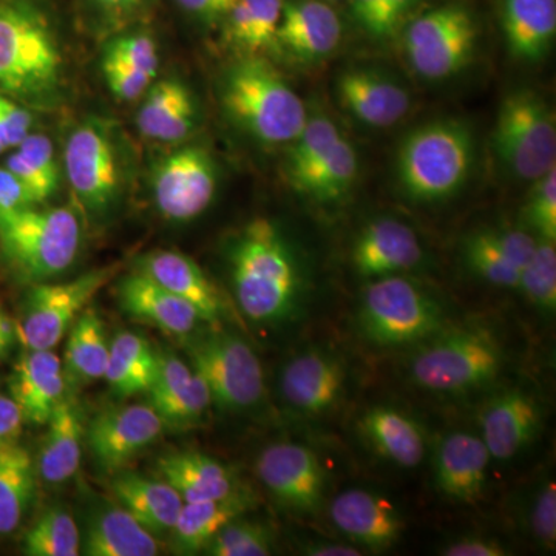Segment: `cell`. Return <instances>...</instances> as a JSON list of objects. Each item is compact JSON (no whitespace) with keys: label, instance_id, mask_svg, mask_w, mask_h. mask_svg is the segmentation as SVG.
Segmentation results:
<instances>
[{"label":"cell","instance_id":"cell-56","mask_svg":"<svg viewBox=\"0 0 556 556\" xmlns=\"http://www.w3.org/2000/svg\"><path fill=\"white\" fill-rule=\"evenodd\" d=\"M182 10L204 21L226 16L239 0H177Z\"/></svg>","mask_w":556,"mask_h":556},{"label":"cell","instance_id":"cell-28","mask_svg":"<svg viewBox=\"0 0 556 556\" xmlns=\"http://www.w3.org/2000/svg\"><path fill=\"white\" fill-rule=\"evenodd\" d=\"M156 467L185 503L222 500L239 490L229 468L204 453H172L161 457Z\"/></svg>","mask_w":556,"mask_h":556},{"label":"cell","instance_id":"cell-29","mask_svg":"<svg viewBox=\"0 0 556 556\" xmlns=\"http://www.w3.org/2000/svg\"><path fill=\"white\" fill-rule=\"evenodd\" d=\"M369 445L399 467L415 468L426 456V437L415 419L393 407L368 409L358 422Z\"/></svg>","mask_w":556,"mask_h":556},{"label":"cell","instance_id":"cell-33","mask_svg":"<svg viewBox=\"0 0 556 556\" xmlns=\"http://www.w3.org/2000/svg\"><path fill=\"white\" fill-rule=\"evenodd\" d=\"M251 497L237 490L222 500L195 501L182 504L170 530L174 546L181 554L204 551L219 530L248 510Z\"/></svg>","mask_w":556,"mask_h":556},{"label":"cell","instance_id":"cell-3","mask_svg":"<svg viewBox=\"0 0 556 556\" xmlns=\"http://www.w3.org/2000/svg\"><path fill=\"white\" fill-rule=\"evenodd\" d=\"M473 159V135L467 124L431 121L409 131L399 146V186L416 203L452 199L470 177Z\"/></svg>","mask_w":556,"mask_h":556},{"label":"cell","instance_id":"cell-1","mask_svg":"<svg viewBox=\"0 0 556 556\" xmlns=\"http://www.w3.org/2000/svg\"><path fill=\"white\" fill-rule=\"evenodd\" d=\"M233 294L244 316L277 324L294 316L303 283L298 258L276 223L255 218L230 249Z\"/></svg>","mask_w":556,"mask_h":556},{"label":"cell","instance_id":"cell-47","mask_svg":"<svg viewBox=\"0 0 556 556\" xmlns=\"http://www.w3.org/2000/svg\"><path fill=\"white\" fill-rule=\"evenodd\" d=\"M526 204V223L538 240L556 243V167L538 178Z\"/></svg>","mask_w":556,"mask_h":556},{"label":"cell","instance_id":"cell-51","mask_svg":"<svg viewBox=\"0 0 556 556\" xmlns=\"http://www.w3.org/2000/svg\"><path fill=\"white\" fill-rule=\"evenodd\" d=\"M481 233L519 269H522V266L532 257L538 243L536 237L529 230L489 228L482 229Z\"/></svg>","mask_w":556,"mask_h":556},{"label":"cell","instance_id":"cell-11","mask_svg":"<svg viewBox=\"0 0 556 556\" xmlns=\"http://www.w3.org/2000/svg\"><path fill=\"white\" fill-rule=\"evenodd\" d=\"M118 266L90 270L64 283L35 285L28 292L16 327L25 350H53L94 295L118 274Z\"/></svg>","mask_w":556,"mask_h":556},{"label":"cell","instance_id":"cell-39","mask_svg":"<svg viewBox=\"0 0 556 556\" xmlns=\"http://www.w3.org/2000/svg\"><path fill=\"white\" fill-rule=\"evenodd\" d=\"M5 167L24 182L38 204L49 200L60 186V167L53 144L46 135H28L16 152L11 153Z\"/></svg>","mask_w":556,"mask_h":556},{"label":"cell","instance_id":"cell-18","mask_svg":"<svg viewBox=\"0 0 556 556\" xmlns=\"http://www.w3.org/2000/svg\"><path fill=\"white\" fill-rule=\"evenodd\" d=\"M541 417L536 397L511 388L490 399L481 409L479 437L493 459H514L535 439Z\"/></svg>","mask_w":556,"mask_h":556},{"label":"cell","instance_id":"cell-12","mask_svg":"<svg viewBox=\"0 0 556 556\" xmlns=\"http://www.w3.org/2000/svg\"><path fill=\"white\" fill-rule=\"evenodd\" d=\"M217 192V169L207 150L182 148L153 172V199L164 218L189 222L203 214Z\"/></svg>","mask_w":556,"mask_h":556},{"label":"cell","instance_id":"cell-26","mask_svg":"<svg viewBox=\"0 0 556 556\" xmlns=\"http://www.w3.org/2000/svg\"><path fill=\"white\" fill-rule=\"evenodd\" d=\"M500 16L511 56L525 62L547 56L556 36V0H501Z\"/></svg>","mask_w":556,"mask_h":556},{"label":"cell","instance_id":"cell-35","mask_svg":"<svg viewBox=\"0 0 556 556\" xmlns=\"http://www.w3.org/2000/svg\"><path fill=\"white\" fill-rule=\"evenodd\" d=\"M159 353L152 350L148 340L135 332H119L110 342L108 380L113 393L119 397H131L146 393L155 379Z\"/></svg>","mask_w":556,"mask_h":556},{"label":"cell","instance_id":"cell-30","mask_svg":"<svg viewBox=\"0 0 556 556\" xmlns=\"http://www.w3.org/2000/svg\"><path fill=\"white\" fill-rule=\"evenodd\" d=\"M112 492L121 507L153 535L170 532L181 510L182 497L166 481L123 473L113 479Z\"/></svg>","mask_w":556,"mask_h":556},{"label":"cell","instance_id":"cell-45","mask_svg":"<svg viewBox=\"0 0 556 556\" xmlns=\"http://www.w3.org/2000/svg\"><path fill=\"white\" fill-rule=\"evenodd\" d=\"M464 260L468 268L486 283L500 288L518 289L521 269L504 257L489 240L482 236L481 230L468 236L463 243Z\"/></svg>","mask_w":556,"mask_h":556},{"label":"cell","instance_id":"cell-17","mask_svg":"<svg viewBox=\"0 0 556 556\" xmlns=\"http://www.w3.org/2000/svg\"><path fill=\"white\" fill-rule=\"evenodd\" d=\"M358 276L376 278L402 276L424 258L415 230L394 218H376L362 228L351 251Z\"/></svg>","mask_w":556,"mask_h":556},{"label":"cell","instance_id":"cell-27","mask_svg":"<svg viewBox=\"0 0 556 556\" xmlns=\"http://www.w3.org/2000/svg\"><path fill=\"white\" fill-rule=\"evenodd\" d=\"M47 426L36 471L47 484H64L75 477L83 459L86 428L79 405L72 397L62 399Z\"/></svg>","mask_w":556,"mask_h":556},{"label":"cell","instance_id":"cell-34","mask_svg":"<svg viewBox=\"0 0 556 556\" xmlns=\"http://www.w3.org/2000/svg\"><path fill=\"white\" fill-rule=\"evenodd\" d=\"M109 354L110 342L100 314L87 306L68 329L65 380L72 386H87L104 379Z\"/></svg>","mask_w":556,"mask_h":556},{"label":"cell","instance_id":"cell-2","mask_svg":"<svg viewBox=\"0 0 556 556\" xmlns=\"http://www.w3.org/2000/svg\"><path fill=\"white\" fill-rule=\"evenodd\" d=\"M222 101L229 118L265 144H288L305 129V102L269 62L244 58L223 80Z\"/></svg>","mask_w":556,"mask_h":556},{"label":"cell","instance_id":"cell-19","mask_svg":"<svg viewBox=\"0 0 556 556\" xmlns=\"http://www.w3.org/2000/svg\"><path fill=\"white\" fill-rule=\"evenodd\" d=\"M332 522L358 547L380 552L401 538L404 522L390 501L368 490L351 489L332 500Z\"/></svg>","mask_w":556,"mask_h":556},{"label":"cell","instance_id":"cell-31","mask_svg":"<svg viewBox=\"0 0 556 556\" xmlns=\"http://www.w3.org/2000/svg\"><path fill=\"white\" fill-rule=\"evenodd\" d=\"M195 118V102L188 87L179 80L164 79L148 90L137 124L146 138L175 142L188 137Z\"/></svg>","mask_w":556,"mask_h":556},{"label":"cell","instance_id":"cell-48","mask_svg":"<svg viewBox=\"0 0 556 556\" xmlns=\"http://www.w3.org/2000/svg\"><path fill=\"white\" fill-rule=\"evenodd\" d=\"M105 56L123 62L152 78L159 73L160 60L155 40L144 33H135L113 40Z\"/></svg>","mask_w":556,"mask_h":556},{"label":"cell","instance_id":"cell-25","mask_svg":"<svg viewBox=\"0 0 556 556\" xmlns=\"http://www.w3.org/2000/svg\"><path fill=\"white\" fill-rule=\"evenodd\" d=\"M119 303L135 320L181 338L192 334L203 321L190 303L172 294L141 270L121 281Z\"/></svg>","mask_w":556,"mask_h":556},{"label":"cell","instance_id":"cell-14","mask_svg":"<svg viewBox=\"0 0 556 556\" xmlns=\"http://www.w3.org/2000/svg\"><path fill=\"white\" fill-rule=\"evenodd\" d=\"M260 481L278 503L302 515H314L324 506L327 475L313 450L294 442H278L260 453Z\"/></svg>","mask_w":556,"mask_h":556},{"label":"cell","instance_id":"cell-38","mask_svg":"<svg viewBox=\"0 0 556 556\" xmlns=\"http://www.w3.org/2000/svg\"><path fill=\"white\" fill-rule=\"evenodd\" d=\"M285 0H239L226 14L228 38L251 56L277 46Z\"/></svg>","mask_w":556,"mask_h":556},{"label":"cell","instance_id":"cell-4","mask_svg":"<svg viewBox=\"0 0 556 556\" xmlns=\"http://www.w3.org/2000/svg\"><path fill=\"white\" fill-rule=\"evenodd\" d=\"M62 58L42 14L25 3L0 0V93L35 100L53 91Z\"/></svg>","mask_w":556,"mask_h":556},{"label":"cell","instance_id":"cell-9","mask_svg":"<svg viewBox=\"0 0 556 556\" xmlns=\"http://www.w3.org/2000/svg\"><path fill=\"white\" fill-rule=\"evenodd\" d=\"M188 354L190 367L207 386L212 404L229 412H244L262 402V364L239 336L212 329L189 340Z\"/></svg>","mask_w":556,"mask_h":556},{"label":"cell","instance_id":"cell-42","mask_svg":"<svg viewBox=\"0 0 556 556\" xmlns=\"http://www.w3.org/2000/svg\"><path fill=\"white\" fill-rule=\"evenodd\" d=\"M519 291L541 313L554 316L556 308L555 243L538 240L535 251L519 274Z\"/></svg>","mask_w":556,"mask_h":556},{"label":"cell","instance_id":"cell-58","mask_svg":"<svg viewBox=\"0 0 556 556\" xmlns=\"http://www.w3.org/2000/svg\"><path fill=\"white\" fill-rule=\"evenodd\" d=\"M14 340H16V327H14V321L7 316L5 311L0 306V356H3V354L10 350Z\"/></svg>","mask_w":556,"mask_h":556},{"label":"cell","instance_id":"cell-55","mask_svg":"<svg viewBox=\"0 0 556 556\" xmlns=\"http://www.w3.org/2000/svg\"><path fill=\"white\" fill-rule=\"evenodd\" d=\"M24 422L16 402L10 396H0V450L17 444Z\"/></svg>","mask_w":556,"mask_h":556},{"label":"cell","instance_id":"cell-8","mask_svg":"<svg viewBox=\"0 0 556 556\" xmlns=\"http://www.w3.org/2000/svg\"><path fill=\"white\" fill-rule=\"evenodd\" d=\"M493 146L515 178L536 181L556 167L554 110L535 90L510 91L497 112Z\"/></svg>","mask_w":556,"mask_h":556},{"label":"cell","instance_id":"cell-40","mask_svg":"<svg viewBox=\"0 0 556 556\" xmlns=\"http://www.w3.org/2000/svg\"><path fill=\"white\" fill-rule=\"evenodd\" d=\"M28 556H76L80 554V533L65 508L51 507L24 536Z\"/></svg>","mask_w":556,"mask_h":556},{"label":"cell","instance_id":"cell-23","mask_svg":"<svg viewBox=\"0 0 556 556\" xmlns=\"http://www.w3.org/2000/svg\"><path fill=\"white\" fill-rule=\"evenodd\" d=\"M64 365L51 350H25L10 378V397L25 422L47 424L65 397Z\"/></svg>","mask_w":556,"mask_h":556},{"label":"cell","instance_id":"cell-50","mask_svg":"<svg viewBox=\"0 0 556 556\" xmlns=\"http://www.w3.org/2000/svg\"><path fill=\"white\" fill-rule=\"evenodd\" d=\"M102 72L110 91L121 101L137 100L155 79L109 56H104L102 61Z\"/></svg>","mask_w":556,"mask_h":556},{"label":"cell","instance_id":"cell-21","mask_svg":"<svg viewBox=\"0 0 556 556\" xmlns=\"http://www.w3.org/2000/svg\"><path fill=\"white\" fill-rule=\"evenodd\" d=\"M490 459L492 456L478 434L470 431L448 433L434 453L437 489L457 503H478L484 495Z\"/></svg>","mask_w":556,"mask_h":556},{"label":"cell","instance_id":"cell-20","mask_svg":"<svg viewBox=\"0 0 556 556\" xmlns=\"http://www.w3.org/2000/svg\"><path fill=\"white\" fill-rule=\"evenodd\" d=\"M342 33V22L328 0H285L277 46L295 60L316 62L338 49Z\"/></svg>","mask_w":556,"mask_h":556},{"label":"cell","instance_id":"cell-24","mask_svg":"<svg viewBox=\"0 0 556 556\" xmlns=\"http://www.w3.org/2000/svg\"><path fill=\"white\" fill-rule=\"evenodd\" d=\"M139 270L190 303L199 311L203 324L218 325L226 316L222 292L188 255L175 251L150 252L139 263Z\"/></svg>","mask_w":556,"mask_h":556},{"label":"cell","instance_id":"cell-22","mask_svg":"<svg viewBox=\"0 0 556 556\" xmlns=\"http://www.w3.org/2000/svg\"><path fill=\"white\" fill-rule=\"evenodd\" d=\"M338 94L343 108L375 129H386L405 118L409 110L407 90L386 73L367 67L342 72L338 79Z\"/></svg>","mask_w":556,"mask_h":556},{"label":"cell","instance_id":"cell-44","mask_svg":"<svg viewBox=\"0 0 556 556\" xmlns=\"http://www.w3.org/2000/svg\"><path fill=\"white\" fill-rule=\"evenodd\" d=\"M150 405L155 408L164 424L185 427L203 419L212 405V397L204 380L193 371L182 386L175 388L166 396L153 399Z\"/></svg>","mask_w":556,"mask_h":556},{"label":"cell","instance_id":"cell-5","mask_svg":"<svg viewBox=\"0 0 556 556\" xmlns=\"http://www.w3.org/2000/svg\"><path fill=\"white\" fill-rule=\"evenodd\" d=\"M409 362L417 387L439 394H464L492 383L503 368L500 342L486 328L441 329Z\"/></svg>","mask_w":556,"mask_h":556},{"label":"cell","instance_id":"cell-57","mask_svg":"<svg viewBox=\"0 0 556 556\" xmlns=\"http://www.w3.org/2000/svg\"><path fill=\"white\" fill-rule=\"evenodd\" d=\"M306 555L313 556H358L362 552L357 546L334 543H311L305 547Z\"/></svg>","mask_w":556,"mask_h":556},{"label":"cell","instance_id":"cell-59","mask_svg":"<svg viewBox=\"0 0 556 556\" xmlns=\"http://www.w3.org/2000/svg\"><path fill=\"white\" fill-rule=\"evenodd\" d=\"M102 10L112 14H129L142 7L146 0H94Z\"/></svg>","mask_w":556,"mask_h":556},{"label":"cell","instance_id":"cell-7","mask_svg":"<svg viewBox=\"0 0 556 556\" xmlns=\"http://www.w3.org/2000/svg\"><path fill=\"white\" fill-rule=\"evenodd\" d=\"M3 254L22 276L46 281L61 276L75 262L80 225L68 207H31L0 223Z\"/></svg>","mask_w":556,"mask_h":556},{"label":"cell","instance_id":"cell-53","mask_svg":"<svg viewBox=\"0 0 556 556\" xmlns=\"http://www.w3.org/2000/svg\"><path fill=\"white\" fill-rule=\"evenodd\" d=\"M36 206L38 201L24 182L7 167H0V223Z\"/></svg>","mask_w":556,"mask_h":556},{"label":"cell","instance_id":"cell-46","mask_svg":"<svg viewBox=\"0 0 556 556\" xmlns=\"http://www.w3.org/2000/svg\"><path fill=\"white\" fill-rule=\"evenodd\" d=\"M273 533L257 522L233 519L204 548L212 556H266L273 554Z\"/></svg>","mask_w":556,"mask_h":556},{"label":"cell","instance_id":"cell-37","mask_svg":"<svg viewBox=\"0 0 556 556\" xmlns=\"http://www.w3.org/2000/svg\"><path fill=\"white\" fill-rule=\"evenodd\" d=\"M357 172L356 150L345 138L340 137L327 155L292 188L318 203H334L353 188Z\"/></svg>","mask_w":556,"mask_h":556},{"label":"cell","instance_id":"cell-16","mask_svg":"<svg viewBox=\"0 0 556 556\" xmlns=\"http://www.w3.org/2000/svg\"><path fill=\"white\" fill-rule=\"evenodd\" d=\"M345 365L331 351L313 348L285 365L280 376L285 402L305 416H318L334 407L345 387Z\"/></svg>","mask_w":556,"mask_h":556},{"label":"cell","instance_id":"cell-36","mask_svg":"<svg viewBox=\"0 0 556 556\" xmlns=\"http://www.w3.org/2000/svg\"><path fill=\"white\" fill-rule=\"evenodd\" d=\"M36 466L20 444L0 450V535L21 526L35 493Z\"/></svg>","mask_w":556,"mask_h":556},{"label":"cell","instance_id":"cell-60","mask_svg":"<svg viewBox=\"0 0 556 556\" xmlns=\"http://www.w3.org/2000/svg\"><path fill=\"white\" fill-rule=\"evenodd\" d=\"M328 2H338V0H328Z\"/></svg>","mask_w":556,"mask_h":556},{"label":"cell","instance_id":"cell-13","mask_svg":"<svg viewBox=\"0 0 556 556\" xmlns=\"http://www.w3.org/2000/svg\"><path fill=\"white\" fill-rule=\"evenodd\" d=\"M65 169L73 192L90 211L102 212L119 192L121 175L115 146L104 127L93 121L70 135Z\"/></svg>","mask_w":556,"mask_h":556},{"label":"cell","instance_id":"cell-43","mask_svg":"<svg viewBox=\"0 0 556 556\" xmlns=\"http://www.w3.org/2000/svg\"><path fill=\"white\" fill-rule=\"evenodd\" d=\"M351 13L362 30L376 39L396 36L424 0H350Z\"/></svg>","mask_w":556,"mask_h":556},{"label":"cell","instance_id":"cell-10","mask_svg":"<svg viewBox=\"0 0 556 556\" xmlns=\"http://www.w3.org/2000/svg\"><path fill=\"white\" fill-rule=\"evenodd\" d=\"M477 38L471 11L463 3H447L405 25L404 49L417 75L439 80L466 67L473 56Z\"/></svg>","mask_w":556,"mask_h":556},{"label":"cell","instance_id":"cell-52","mask_svg":"<svg viewBox=\"0 0 556 556\" xmlns=\"http://www.w3.org/2000/svg\"><path fill=\"white\" fill-rule=\"evenodd\" d=\"M31 115L13 101V98L0 93V155L17 146L30 135Z\"/></svg>","mask_w":556,"mask_h":556},{"label":"cell","instance_id":"cell-32","mask_svg":"<svg viewBox=\"0 0 556 556\" xmlns=\"http://www.w3.org/2000/svg\"><path fill=\"white\" fill-rule=\"evenodd\" d=\"M80 541V551L90 556H155L160 552L155 535L119 504L97 511Z\"/></svg>","mask_w":556,"mask_h":556},{"label":"cell","instance_id":"cell-15","mask_svg":"<svg viewBox=\"0 0 556 556\" xmlns=\"http://www.w3.org/2000/svg\"><path fill=\"white\" fill-rule=\"evenodd\" d=\"M164 420L152 405H121L91 420L87 442L102 470L116 471L159 439Z\"/></svg>","mask_w":556,"mask_h":556},{"label":"cell","instance_id":"cell-54","mask_svg":"<svg viewBox=\"0 0 556 556\" xmlns=\"http://www.w3.org/2000/svg\"><path fill=\"white\" fill-rule=\"evenodd\" d=\"M445 556H506L507 548L492 538L466 536L453 541L441 551Z\"/></svg>","mask_w":556,"mask_h":556},{"label":"cell","instance_id":"cell-6","mask_svg":"<svg viewBox=\"0 0 556 556\" xmlns=\"http://www.w3.org/2000/svg\"><path fill=\"white\" fill-rule=\"evenodd\" d=\"M357 325L372 345H413L441 331L444 309L430 292L408 278H376L362 295Z\"/></svg>","mask_w":556,"mask_h":556},{"label":"cell","instance_id":"cell-41","mask_svg":"<svg viewBox=\"0 0 556 556\" xmlns=\"http://www.w3.org/2000/svg\"><path fill=\"white\" fill-rule=\"evenodd\" d=\"M342 137L338 126L324 115H309L305 129L292 141L288 159V178L292 186L327 155L328 150Z\"/></svg>","mask_w":556,"mask_h":556},{"label":"cell","instance_id":"cell-49","mask_svg":"<svg viewBox=\"0 0 556 556\" xmlns=\"http://www.w3.org/2000/svg\"><path fill=\"white\" fill-rule=\"evenodd\" d=\"M530 529L541 546L554 551L556 543V486L546 481L538 489L529 514Z\"/></svg>","mask_w":556,"mask_h":556}]
</instances>
